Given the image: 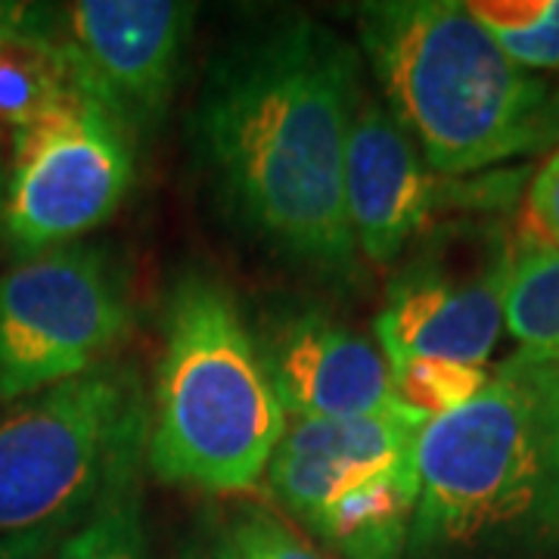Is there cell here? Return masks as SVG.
Listing matches in <instances>:
<instances>
[{
	"label": "cell",
	"instance_id": "1",
	"mask_svg": "<svg viewBox=\"0 0 559 559\" xmlns=\"http://www.w3.org/2000/svg\"><path fill=\"white\" fill-rule=\"evenodd\" d=\"M358 53L308 16L230 40L190 112L193 162L218 212L280 261L352 289L360 255L345 209Z\"/></svg>",
	"mask_w": 559,
	"mask_h": 559
},
{
	"label": "cell",
	"instance_id": "18",
	"mask_svg": "<svg viewBox=\"0 0 559 559\" xmlns=\"http://www.w3.org/2000/svg\"><path fill=\"white\" fill-rule=\"evenodd\" d=\"M389 373H392L395 404L426 423L469 404L491 380L485 367L441 358L399 360L389 364Z\"/></svg>",
	"mask_w": 559,
	"mask_h": 559
},
{
	"label": "cell",
	"instance_id": "5",
	"mask_svg": "<svg viewBox=\"0 0 559 559\" xmlns=\"http://www.w3.org/2000/svg\"><path fill=\"white\" fill-rule=\"evenodd\" d=\"M146 463V385L124 360L22 399L0 417V535L72 525Z\"/></svg>",
	"mask_w": 559,
	"mask_h": 559
},
{
	"label": "cell",
	"instance_id": "24",
	"mask_svg": "<svg viewBox=\"0 0 559 559\" xmlns=\"http://www.w3.org/2000/svg\"><path fill=\"white\" fill-rule=\"evenodd\" d=\"M3 180H7V162H3V143H0V205H3Z\"/></svg>",
	"mask_w": 559,
	"mask_h": 559
},
{
	"label": "cell",
	"instance_id": "22",
	"mask_svg": "<svg viewBox=\"0 0 559 559\" xmlns=\"http://www.w3.org/2000/svg\"><path fill=\"white\" fill-rule=\"evenodd\" d=\"M72 525H47V528L20 532V535H0V559H50Z\"/></svg>",
	"mask_w": 559,
	"mask_h": 559
},
{
	"label": "cell",
	"instance_id": "25",
	"mask_svg": "<svg viewBox=\"0 0 559 559\" xmlns=\"http://www.w3.org/2000/svg\"><path fill=\"white\" fill-rule=\"evenodd\" d=\"M557 100H559V87H557Z\"/></svg>",
	"mask_w": 559,
	"mask_h": 559
},
{
	"label": "cell",
	"instance_id": "23",
	"mask_svg": "<svg viewBox=\"0 0 559 559\" xmlns=\"http://www.w3.org/2000/svg\"><path fill=\"white\" fill-rule=\"evenodd\" d=\"M32 10H35V3H10V0H0V28H10L16 22L28 20Z\"/></svg>",
	"mask_w": 559,
	"mask_h": 559
},
{
	"label": "cell",
	"instance_id": "10",
	"mask_svg": "<svg viewBox=\"0 0 559 559\" xmlns=\"http://www.w3.org/2000/svg\"><path fill=\"white\" fill-rule=\"evenodd\" d=\"M261 364L289 419L364 417L399 407L380 345L311 301L271 308L255 330Z\"/></svg>",
	"mask_w": 559,
	"mask_h": 559
},
{
	"label": "cell",
	"instance_id": "15",
	"mask_svg": "<svg viewBox=\"0 0 559 559\" xmlns=\"http://www.w3.org/2000/svg\"><path fill=\"white\" fill-rule=\"evenodd\" d=\"M503 330L522 352L559 358V249L516 240L503 293Z\"/></svg>",
	"mask_w": 559,
	"mask_h": 559
},
{
	"label": "cell",
	"instance_id": "12",
	"mask_svg": "<svg viewBox=\"0 0 559 559\" xmlns=\"http://www.w3.org/2000/svg\"><path fill=\"white\" fill-rule=\"evenodd\" d=\"M423 426L426 419L404 407L364 417L289 419L264 473L267 491L293 520L308 525L342 491L411 457Z\"/></svg>",
	"mask_w": 559,
	"mask_h": 559
},
{
	"label": "cell",
	"instance_id": "21",
	"mask_svg": "<svg viewBox=\"0 0 559 559\" xmlns=\"http://www.w3.org/2000/svg\"><path fill=\"white\" fill-rule=\"evenodd\" d=\"M171 559H234L224 516H218V513L200 516V522L180 538Z\"/></svg>",
	"mask_w": 559,
	"mask_h": 559
},
{
	"label": "cell",
	"instance_id": "19",
	"mask_svg": "<svg viewBox=\"0 0 559 559\" xmlns=\"http://www.w3.org/2000/svg\"><path fill=\"white\" fill-rule=\"evenodd\" d=\"M234 559H326L311 540L259 500H240L227 516Z\"/></svg>",
	"mask_w": 559,
	"mask_h": 559
},
{
	"label": "cell",
	"instance_id": "20",
	"mask_svg": "<svg viewBox=\"0 0 559 559\" xmlns=\"http://www.w3.org/2000/svg\"><path fill=\"white\" fill-rule=\"evenodd\" d=\"M516 240L559 249V146L540 162V168L525 187Z\"/></svg>",
	"mask_w": 559,
	"mask_h": 559
},
{
	"label": "cell",
	"instance_id": "16",
	"mask_svg": "<svg viewBox=\"0 0 559 559\" xmlns=\"http://www.w3.org/2000/svg\"><path fill=\"white\" fill-rule=\"evenodd\" d=\"M140 466L124 469L103 488L87 516L62 535L50 559H153L143 520Z\"/></svg>",
	"mask_w": 559,
	"mask_h": 559
},
{
	"label": "cell",
	"instance_id": "8",
	"mask_svg": "<svg viewBox=\"0 0 559 559\" xmlns=\"http://www.w3.org/2000/svg\"><path fill=\"white\" fill-rule=\"evenodd\" d=\"M516 237L498 221H451L423 234L385 286L373 336L389 364L441 358L485 367L503 330Z\"/></svg>",
	"mask_w": 559,
	"mask_h": 559
},
{
	"label": "cell",
	"instance_id": "9",
	"mask_svg": "<svg viewBox=\"0 0 559 559\" xmlns=\"http://www.w3.org/2000/svg\"><path fill=\"white\" fill-rule=\"evenodd\" d=\"M197 3L180 0H75L57 3V38L81 91L146 138L178 91Z\"/></svg>",
	"mask_w": 559,
	"mask_h": 559
},
{
	"label": "cell",
	"instance_id": "6",
	"mask_svg": "<svg viewBox=\"0 0 559 559\" xmlns=\"http://www.w3.org/2000/svg\"><path fill=\"white\" fill-rule=\"evenodd\" d=\"M138 175V140L84 91L10 134L0 242L38 259L97 230Z\"/></svg>",
	"mask_w": 559,
	"mask_h": 559
},
{
	"label": "cell",
	"instance_id": "3",
	"mask_svg": "<svg viewBox=\"0 0 559 559\" xmlns=\"http://www.w3.org/2000/svg\"><path fill=\"white\" fill-rule=\"evenodd\" d=\"M358 38L432 175L469 178L559 143L557 91L507 60L466 3H360Z\"/></svg>",
	"mask_w": 559,
	"mask_h": 559
},
{
	"label": "cell",
	"instance_id": "14",
	"mask_svg": "<svg viewBox=\"0 0 559 559\" xmlns=\"http://www.w3.org/2000/svg\"><path fill=\"white\" fill-rule=\"evenodd\" d=\"M53 22L57 3H35L28 20L0 28V134H13L81 94Z\"/></svg>",
	"mask_w": 559,
	"mask_h": 559
},
{
	"label": "cell",
	"instance_id": "13",
	"mask_svg": "<svg viewBox=\"0 0 559 559\" xmlns=\"http://www.w3.org/2000/svg\"><path fill=\"white\" fill-rule=\"evenodd\" d=\"M417 451L333 498L301 525L336 559H404L417 513Z\"/></svg>",
	"mask_w": 559,
	"mask_h": 559
},
{
	"label": "cell",
	"instance_id": "11",
	"mask_svg": "<svg viewBox=\"0 0 559 559\" xmlns=\"http://www.w3.org/2000/svg\"><path fill=\"white\" fill-rule=\"evenodd\" d=\"M444 183L417 143L382 106L360 94L345 143V209L358 255L392 267L429 230Z\"/></svg>",
	"mask_w": 559,
	"mask_h": 559
},
{
	"label": "cell",
	"instance_id": "17",
	"mask_svg": "<svg viewBox=\"0 0 559 559\" xmlns=\"http://www.w3.org/2000/svg\"><path fill=\"white\" fill-rule=\"evenodd\" d=\"M469 16L503 57L532 75H559V0H473Z\"/></svg>",
	"mask_w": 559,
	"mask_h": 559
},
{
	"label": "cell",
	"instance_id": "2",
	"mask_svg": "<svg viewBox=\"0 0 559 559\" xmlns=\"http://www.w3.org/2000/svg\"><path fill=\"white\" fill-rule=\"evenodd\" d=\"M404 559H544L559 547V358L516 352L417 439Z\"/></svg>",
	"mask_w": 559,
	"mask_h": 559
},
{
	"label": "cell",
	"instance_id": "4",
	"mask_svg": "<svg viewBox=\"0 0 559 559\" xmlns=\"http://www.w3.org/2000/svg\"><path fill=\"white\" fill-rule=\"evenodd\" d=\"M159 336L146 466L165 485L215 498L255 488L289 417L237 296L209 271H183L162 305Z\"/></svg>",
	"mask_w": 559,
	"mask_h": 559
},
{
	"label": "cell",
	"instance_id": "7",
	"mask_svg": "<svg viewBox=\"0 0 559 559\" xmlns=\"http://www.w3.org/2000/svg\"><path fill=\"white\" fill-rule=\"evenodd\" d=\"M134 323L119 261L69 242L0 274V401H22L112 360Z\"/></svg>",
	"mask_w": 559,
	"mask_h": 559
}]
</instances>
